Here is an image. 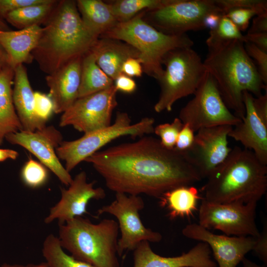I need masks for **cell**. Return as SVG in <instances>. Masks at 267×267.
<instances>
[{
  "mask_svg": "<svg viewBox=\"0 0 267 267\" xmlns=\"http://www.w3.org/2000/svg\"><path fill=\"white\" fill-rule=\"evenodd\" d=\"M85 161L115 193L159 198L167 191L202 179L184 153L168 149L151 136L98 151Z\"/></svg>",
  "mask_w": 267,
  "mask_h": 267,
  "instance_id": "obj_1",
  "label": "cell"
},
{
  "mask_svg": "<svg viewBox=\"0 0 267 267\" xmlns=\"http://www.w3.org/2000/svg\"><path fill=\"white\" fill-rule=\"evenodd\" d=\"M42 27L34 60L47 75L89 52L98 39L84 26L76 1L60 0Z\"/></svg>",
  "mask_w": 267,
  "mask_h": 267,
  "instance_id": "obj_2",
  "label": "cell"
},
{
  "mask_svg": "<svg viewBox=\"0 0 267 267\" xmlns=\"http://www.w3.org/2000/svg\"><path fill=\"white\" fill-rule=\"evenodd\" d=\"M207 179L200 191L207 201L257 203L267 190V165L252 151L235 146Z\"/></svg>",
  "mask_w": 267,
  "mask_h": 267,
  "instance_id": "obj_3",
  "label": "cell"
},
{
  "mask_svg": "<svg viewBox=\"0 0 267 267\" xmlns=\"http://www.w3.org/2000/svg\"><path fill=\"white\" fill-rule=\"evenodd\" d=\"M203 63L226 106L241 120L245 113L243 92L247 91L258 97L263 90H267L242 41L234 40L209 49Z\"/></svg>",
  "mask_w": 267,
  "mask_h": 267,
  "instance_id": "obj_4",
  "label": "cell"
},
{
  "mask_svg": "<svg viewBox=\"0 0 267 267\" xmlns=\"http://www.w3.org/2000/svg\"><path fill=\"white\" fill-rule=\"evenodd\" d=\"M117 222L105 219L97 223L77 217L59 225L62 247L74 258L94 267H120L118 259Z\"/></svg>",
  "mask_w": 267,
  "mask_h": 267,
  "instance_id": "obj_5",
  "label": "cell"
},
{
  "mask_svg": "<svg viewBox=\"0 0 267 267\" xmlns=\"http://www.w3.org/2000/svg\"><path fill=\"white\" fill-rule=\"evenodd\" d=\"M145 11L128 21L118 22L99 38L118 40L134 47L140 53L143 72L158 80L164 71L166 54L176 48L192 47L194 42L186 34L169 35L158 31L144 20Z\"/></svg>",
  "mask_w": 267,
  "mask_h": 267,
  "instance_id": "obj_6",
  "label": "cell"
},
{
  "mask_svg": "<svg viewBox=\"0 0 267 267\" xmlns=\"http://www.w3.org/2000/svg\"><path fill=\"white\" fill-rule=\"evenodd\" d=\"M162 63L165 68L157 80L160 93L154 106L157 113L171 111L177 101L193 94L207 72L200 56L191 47L170 51Z\"/></svg>",
  "mask_w": 267,
  "mask_h": 267,
  "instance_id": "obj_7",
  "label": "cell"
},
{
  "mask_svg": "<svg viewBox=\"0 0 267 267\" xmlns=\"http://www.w3.org/2000/svg\"><path fill=\"white\" fill-rule=\"evenodd\" d=\"M154 123L152 118L144 117L132 124L127 113L119 111L113 124L85 134L76 140L62 141L56 148V153L65 162V168L70 173L82 161L117 138L129 135L134 138L153 133Z\"/></svg>",
  "mask_w": 267,
  "mask_h": 267,
  "instance_id": "obj_8",
  "label": "cell"
},
{
  "mask_svg": "<svg viewBox=\"0 0 267 267\" xmlns=\"http://www.w3.org/2000/svg\"><path fill=\"white\" fill-rule=\"evenodd\" d=\"M214 12L223 14L215 0H171L160 8L145 11L143 18L163 33L178 36L205 29L204 18Z\"/></svg>",
  "mask_w": 267,
  "mask_h": 267,
  "instance_id": "obj_9",
  "label": "cell"
},
{
  "mask_svg": "<svg viewBox=\"0 0 267 267\" xmlns=\"http://www.w3.org/2000/svg\"><path fill=\"white\" fill-rule=\"evenodd\" d=\"M193 94L194 97L180 110L178 118L194 132L221 125L233 127L241 121L226 106L208 71Z\"/></svg>",
  "mask_w": 267,
  "mask_h": 267,
  "instance_id": "obj_10",
  "label": "cell"
},
{
  "mask_svg": "<svg viewBox=\"0 0 267 267\" xmlns=\"http://www.w3.org/2000/svg\"><path fill=\"white\" fill-rule=\"evenodd\" d=\"M144 202L139 195L116 193L111 203L97 210V216L109 214L115 217L121 236L118 240L117 253L122 256L125 252L134 251L142 241L159 242L162 235L157 231L146 227L139 216V211L144 208Z\"/></svg>",
  "mask_w": 267,
  "mask_h": 267,
  "instance_id": "obj_11",
  "label": "cell"
},
{
  "mask_svg": "<svg viewBox=\"0 0 267 267\" xmlns=\"http://www.w3.org/2000/svg\"><path fill=\"white\" fill-rule=\"evenodd\" d=\"M257 206V203L254 202L215 203L202 198L198 210V224L227 236L256 238L260 233L255 220Z\"/></svg>",
  "mask_w": 267,
  "mask_h": 267,
  "instance_id": "obj_12",
  "label": "cell"
},
{
  "mask_svg": "<svg viewBox=\"0 0 267 267\" xmlns=\"http://www.w3.org/2000/svg\"><path fill=\"white\" fill-rule=\"evenodd\" d=\"M118 91L113 85L104 90L80 97L61 116V127L72 126L84 134L110 126L117 105Z\"/></svg>",
  "mask_w": 267,
  "mask_h": 267,
  "instance_id": "obj_13",
  "label": "cell"
},
{
  "mask_svg": "<svg viewBox=\"0 0 267 267\" xmlns=\"http://www.w3.org/2000/svg\"><path fill=\"white\" fill-rule=\"evenodd\" d=\"M232 127L221 125L200 129L190 148L183 152L202 179L207 178L230 153L227 137Z\"/></svg>",
  "mask_w": 267,
  "mask_h": 267,
  "instance_id": "obj_14",
  "label": "cell"
},
{
  "mask_svg": "<svg viewBox=\"0 0 267 267\" xmlns=\"http://www.w3.org/2000/svg\"><path fill=\"white\" fill-rule=\"evenodd\" d=\"M5 138L9 143L28 150L63 184L70 185L73 178L61 164L56 153V148L62 141V135L53 127H45L35 132L21 130L8 134Z\"/></svg>",
  "mask_w": 267,
  "mask_h": 267,
  "instance_id": "obj_15",
  "label": "cell"
},
{
  "mask_svg": "<svg viewBox=\"0 0 267 267\" xmlns=\"http://www.w3.org/2000/svg\"><path fill=\"white\" fill-rule=\"evenodd\" d=\"M186 238L206 243L219 267H236L252 251L256 238L215 234L198 223L187 224L182 230Z\"/></svg>",
  "mask_w": 267,
  "mask_h": 267,
  "instance_id": "obj_16",
  "label": "cell"
},
{
  "mask_svg": "<svg viewBox=\"0 0 267 267\" xmlns=\"http://www.w3.org/2000/svg\"><path fill=\"white\" fill-rule=\"evenodd\" d=\"M94 183L88 182L85 172L78 174L68 188L60 189V199L50 209L44 222L49 224L57 221L59 225L62 224L87 214V205L90 200L102 199L106 196L104 190L101 187L95 188Z\"/></svg>",
  "mask_w": 267,
  "mask_h": 267,
  "instance_id": "obj_17",
  "label": "cell"
},
{
  "mask_svg": "<svg viewBox=\"0 0 267 267\" xmlns=\"http://www.w3.org/2000/svg\"><path fill=\"white\" fill-rule=\"evenodd\" d=\"M211 253L206 243L200 242L179 256L163 257L152 250L149 242L143 241L134 250L133 267H217Z\"/></svg>",
  "mask_w": 267,
  "mask_h": 267,
  "instance_id": "obj_18",
  "label": "cell"
},
{
  "mask_svg": "<svg viewBox=\"0 0 267 267\" xmlns=\"http://www.w3.org/2000/svg\"><path fill=\"white\" fill-rule=\"evenodd\" d=\"M253 97L249 92H243L245 116L232 127L228 137L240 142L244 148L252 151L261 163L267 165V125L257 114Z\"/></svg>",
  "mask_w": 267,
  "mask_h": 267,
  "instance_id": "obj_19",
  "label": "cell"
},
{
  "mask_svg": "<svg viewBox=\"0 0 267 267\" xmlns=\"http://www.w3.org/2000/svg\"><path fill=\"white\" fill-rule=\"evenodd\" d=\"M82 57L75 58L45 77L49 89L48 95L53 103L56 114L66 111L78 98Z\"/></svg>",
  "mask_w": 267,
  "mask_h": 267,
  "instance_id": "obj_20",
  "label": "cell"
},
{
  "mask_svg": "<svg viewBox=\"0 0 267 267\" xmlns=\"http://www.w3.org/2000/svg\"><path fill=\"white\" fill-rule=\"evenodd\" d=\"M12 97L22 130L35 132L46 127L35 111L34 92L29 81L26 68L20 65L14 69Z\"/></svg>",
  "mask_w": 267,
  "mask_h": 267,
  "instance_id": "obj_21",
  "label": "cell"
},
{
  "mask_svg": "<svg viewBox=\"0 0 267 267\" xmlns=\"http://www.w3.org/2000/svg\"><path fill=\"white\" fill-rule=\"evenodd\" d=\"M43 28L36 25L15 31L0 30V45L5 51L8 64L14 69L34 60L32 52L39 41Z\"/></svg>",
  "mask_w": 267,
  "mask_h": 267,
  "instance_id": "obj_22",
  "label": "cell"
},
{
  "mask_svg": "<svg viewBox=\"0 0 267 267\" xmlns=\"http://www.w3.org/2000/svg\"><path fill=\"white\" fill-rule=\"evenodd\" d=\"M90 51L98 66L113 81L122 73L126 60L140 57L139 52L130 44L108 38H99Z\"/></svg>",
  "mask_w": 267,
  "mask_h": 267,
  "instance_id": "obj_23",
  "label": "cell"
},
{
  "mask_svg": "<svg viewBox=\"0 0 267 267\" xmlns=\"http://www.w3.org/2000/svg\"><path fill=\"white\" fill-rule=\"evenodd\" d=\"M14 70L9 65L0 72V145L5 136L22 130L12 97Z\"/></svg>",
  "mask_w": 267,
  "mask_h": 267,
  "instance_id": "obj_24",
  "label": "cell"
},
{
  "mask_svg": "<svg viewBox=\"0 0 267 267\" xmlns=\"http://www.w3.org/2000/svg\"><path fill=\"white\" fill-rule=\"evenodd\" d=\"M77 7L88 31L99 38L117 23L107 2L101 0H77Z\"/></svg>",
  "mask_w": 267,
  "mask_h": 267,
  "instance_id": "obj_25",
  "label": "cell"
},
{
  "mask_svg": "<svg viewBox=\"0 0 267 267\" xmlns=\"http://www.w3.org/2000/svg\"><path fill=\"white\" fill-rule=\"evenodd\" d=\"M159 205L168 211L171 220L190 218L197 209L201 199L198 189L194 186H181L164 193L159 198Z\"/></svg>",
  "mask_w": 267,
  "mask_h": 267,
  "instance_id": "obj_26",
  "label": "cell"
},
{
  "mask_svg": "<svg viewBox=\"0 0 267 267\" xmlns=\"http://www.w3.org/2000/svg\"><path fill=\"white\" fill-rule=\"evenodd\" d=\"M113 85L114 81L98 66L90 51L83 56L78 98L104 90Z\"/></svg>",
  "mask_w": 267,
  "mask_h": 267,
  "instance_id": "obj_27",
  "label": "cell"
},
{
  "mask_svg": "<svg viewBox=\"0 0 267 267\" xmlns=\"http://www.w3.org/2000/svg\"><path fill=\"white\" fill-rule=\"evenodd\" d=\"M58 0L25 6L7 14L4 20L18 30L41 26L49 17Z\"/></svg>",
  "mask_w": 267,
  "mask_h": 267,
  "instance_id": "obj_28",
  "label": "cell"
},
{
  "mask_svg": "<svg viewBox=\"0 0 267 267\" xmlns=\"http://www.w3.org/2000/svg\"><path fill=\"white\" fill-rule=\"evenodd\" d=\"M42 254L49 267H94L67 253L62 247L58 237L53 234L45 237Z\"/></svg>",
  "mask_w": 267,
  "mask_h": 267,
  "instance_id": "obj_29",
  "label": "cell"
},
{
  "mask_svg": "<svg viewBox=\"0 0 267 267\" xmlns=\"http://www.w3.org/2000/svg\"><path fill=\"white\" fill-rule=\"evenodd\" d=\"M171 0H117L107 2L118 22L128 21L144 11L160 8Z\"/></svg>",
  "mask_w": 267,
  "mask_h": 267,
  "instance_id": "obj_30",
  "label": "cell"
},
{
  "mask_svg": "<svg viewBox=\"0 0 267 267\" xmlns=\"http://www.w3.org/2000/svg\"><path fill=\"white\" fill-rule=\"evenodd\" d=\"M234 40L246 42L244 35L228 17L223 15L217 27L210 30L206 44L209 49Z\"/></svg>",
  "mask_w": 267,
  "mask_h": 267,
  "instance_id": "obj_31",
  "label": "cell"
},
{
  "mask_svg": "<svg viewBox=\"0 0 267 267\" xmlns=\"http://www.w3.org/2000/svg\"><path fill=\"white\" fill-rule=\"evenodd\" d=\"M48 177V171L45 166L31 158L25 163L21 172L23 182L27 186L34 188L44 184Z\"/></svg>",
  "mask_w": 267,
  "mask_h": 267,
  "instance_id": "obj_32",
  "label": "cell"
},
{
  "mask_svg": "<svg viewBox=\"0 0 267 267\" xmlns=\"http://www.w3.org/2000/svg\"><path fill=\"white\" fill-rule=\"evenodd\" d=\"M183 126L181 121L175 118L171 123H164L154 127V132L160 137L161 143L165 147L172 149L175 147L180 131Z\"/></svg>",
  "mask_w": 267,
  "mask_h": 267,
  "instance_id": "obj_33",
  "label": "cell"
},
{
  "mask_svg": "<svg viewBox=\"0 0 267 267\" xmlns=\"http://www.w3.org/2000/svg\"><path fill=\"white\" fill-rule=\"evenodd\" d=\"M223 14L235 8H247L255 10L258 15L267 13L266 0H215Z\"/></svg>",
  "mask_w": 267,
  "mask_h": 267,
  "instance_id": "obj_34",
  "label": "cell"
},
{
  "mask_svg": "<svg viewBox=\"0 0 267 267\" xmlns=\"http://www.w3.org/2000/svg\"><path fill=\"white\" fill-rule=\"evenodd\" d=\"M244 47L248 55L254 59L263 82L267 85V52L249 42L244 43Z\"/></svg>",
  "mask_w": 267,
  "mask_h": 267,
  "instance_id": "obj_35",
  "label": "cell"
},
{
  "mask_svg": "<svg viewBox=\"0 0 267 267\" xmlns=\"http://www.w3.org/2000/svg\"><path fill=\"white\" fill-rule=\"evenodd\" d=\"M257 15L255 10L247 8L233 9L224 14L241 32L245 31L249 28L250 20Z\"/></svg>",
  "mask_w": 267,
  "mask_h": 267,
  "instance_id": "obj_36",
  "label": "cell"
},
{
  "mask_svg": "<svg viewBox=\"0 0 267 267\" xmlns=\"http://www.w3.org/2000/svg\"><path fill=\"white\" fill-rule=\"evenodd\" d=\"M35 111L37 116L43 121L46 122L54 112L53 103L49 96L45 93L34 92Z\"/></svg>",
  "mask_w": 267,
  "mask_h": 267,
  "instance_id": "obj_37",
  "label": "cell"
},
{
  "mask_svg": "<svg viewBox=\"0 0 267 267\" xmlns=\"http://www.w3.org/2000/svg\"><path fill=\"white\" fill-rule=\"evenodd\" d=\"M49 0H0V17L4 19L8 13L19 8L48 2Z\"/></svg>",
  "mask_w": 267,
  "mask_h": 267,
  "instance_id": "obj_38",
  "label": "cell"
},
{
  "mask_svg": "<svg viewBox=\"0 0 267 267\" xmlns=\"http://www.w3.org/2000/svg\"><path fill=\"white\" fill-rule=\"evenodd\" d=\"M194 132L187 124H183L178 135L174 148L180 152H185L191 147L194 142Z\"/></svg>",
  "mask_w": 267,
  "mask_h": 267,
  "instance_id": "obj_39",
  "label": "cell"
},
{
  "mask_svg": "<svg viewBox=\"0 0 267 267\" xmlns=\"http://www.w3.org/2000/svg\"><path fill=\"white\" fill-rule=\"evenodd\" d=\"M265 265H267V224L259 235L256 238V242L253 250Z\"/></svg>",
  "mask_w": 267,
  "mask_h": 267,
  "instance_id": "obj_40",
  "label": "cell"
},
{
  "mask_svg": "<svg viewBox=\"0 0 267 267\" xmlns=\"http://www.w3.org/2000/svg\"><path fill=\"white\" fill-rule=\"evenodd\" d=\"M143 72L141 60L138 58H130L123 63L121 73L130 77H140Z\"/></svg>",
  "mask_w": 267,
  "mask_h": 267,
  "instance_id": "obj_41",
  "label": "cell"
},
{
  "mask_svg": "<svg viewBox=\"0 0 267 267\" xmlns=\"http://www.w3.org/2000/svg\"><path fill=\"white\" fill-rule=\"evenodd\" d=\"M114 86L117 91L125 93H132L136 89L134 80L123 73L118 75L114 80Z\"/></svg>",
  "mask_w": 267,
  "mask_h": 267,
  "instance_id": "obj_42",
  "label": "cell"
},
{
  "mask_svg": "<svg viewBox=\"0 0 267 267\" xmlns=\"http://www.w3.org/2000/svg\"><path fill=\"white\" fill-rule=\"evenodd\" d=\"M253 105L259 118L267 125V91L264 94L253 97Z\"/></svg>",
  "mask_w": 267,
  "mask_h": 267,
  "instance_id": "obj_43",
  "label": "cell"
},
{
  "mask_svg": "<svg viewBox=\"0 0 267 267\" xmlns=\"http://www.w3.org/2000/svg\"><path fill=\"white\" fill-rule=\"evenodd\" d=\"M260 33H267V13L254 16L247 34Z\"/></svg>",
  "mask_w": 267,
  "mask_h": 267,
  "instance_id": "obj_44",
  "label": "cell"
},
{
  "mask_svg": "<svg viewBox=\"0 0 267 267\" xmlns=\"http://www.w3.org/2000/svg\"><path fill=\"white\" fill-rule=\"evenodd\" d=\"M244 37L246 42L251 43L267 52V33L247 34Z\"/></svg>",
  "mask_w": 267,
  "mask_h": 267,
  "instance_id": "obj_45",
  "label": "cell"
},
{
  "mask_svg": "<svg viewBox=\"0 0 267 267\" xmlns=\"http://www.w3.org/2000/svg\"><path fill=\"white\" fill-rule=\"evenodd\" d=\"M223 14L221 12H214L206 15L204 20L205 28L210 30L215 28L218 25L220 19Z\"/></svg>",
  "mask_w": 267,
  "mask_h": 267,
  "instance_id": "obj_46",
  "label": "cell"
},
{
  "mask_svg": "<svg viewBox=\"0 0 267 267\" xmlns=\"http://www.w3.org/2000/svg\"><path fill=\"white\" fill-rule=\"evenodd\" d=\"M18 156V153L13 150L9 149H0V162L6 159H16Z\"/></svg>",
  "mask_w": 267,
  "mask_h": 267,
  "instance_id": "obj_47",
  "label": "cell"
},
{
  "mask_svg": "<svg viewBox=\"0 0 267 267\" xmlns=\"http://www.w3.org/2000/svg\"><path fill=\"white\" fill-rule=\"evenodd\" d=\"M0 267H49L45 262H42L37 264H18L4 263L2 264Z\"/></svg>",
  "mask_w": 267,
  "mask_h": 267,
  "instance_id": "obj_48",
  "label": "cell"
},
{
  "mask_svg": "<svg viewBox=\"0 0 267 267\" xmlns=\"http://www.w3.org/2000/svg\"><path fill=\"white\" fill-rule=\"evenodd\" d=\"M8 65L7 55L2 47L0 45V72Z\"/></svg>",
  "mask_w": 267,
  "mask_h": 267,
  "instance_id": "obj_49",
  "label": "cell"
},
{
  "mask_svg": "<svg viewBox=\"0 0 267 267\" xmlns=\"http://www.w3.org/2000/svg\"><path fill=\"white\" fill-rule=\"evenodd\" d=\"M242 263L243 267H267V265L264 264L262 266L259 265L245 257L242 260Z\"/></svg>",
  "mask_w": 267,
  "mask_h": 267,
  "instance_id": "obj_50",
  "label": "cell"
},
{
  "mask_svg": "<svg viewBox=\"0 0 267 267\" xmlns=\"http://www.w3.org/2000/svg\"><path fill=\"white\" fill-rule=\"evenodd\" d=\"M0 31H8L10 30V28L7 24L6 22L3 19L0 17Z\"/></svg>",
  "mask_w": 267,
  "mask_h": 267,
  "instance_id": "obj_51",
  "label": "cell"
}]
</instances>
